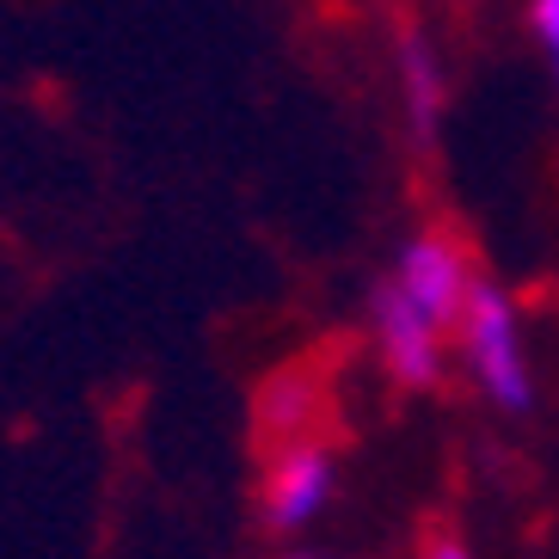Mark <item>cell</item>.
I'll use <instances>...</instances> for the list:
<instances>
[{"instance_id": "5", "label": "cell", "mask_w": 559, "mask_h": 559, "mask_svg": "<svg viewBox=\"0 0 559 559\" xmlns=\"http://www.w3.org/2000/svg\"><path fill=\"white\" fill-rule=\"evenodd\" d=\"M523 32L535 62L547 68V81L559 86V0H523Z\"/></svg>"}, {"instance_id": "6", "label": "cell", "mask_w": 559, "mask_h": 559, "mask_svg": "<svg viewBox=\"0 0 559 559\" xmlns=\"http://www.w3.org/2000/svg\"><path fill=\"white\" fill-rule=\"evenodd\" d=\"M418 559H479L474 547L461 542L455 528H437V535H425V547H418Z\"/></svg>"}, {"instance_id": "7", "label": "cell", "mask_w": 559, "mask_h": 559, "mask_svg": "<svg viewBox=\"0 0 559 559\" xmlns=\"http://www.w3.org/2000/svg\"><path fill=\"white\" fill-rule=\"evenodd\" d=\"M277 559H338V554H313V547H296V554H277Z\"/></svg>"}, {"instance_id": "3", "label": "cell", "mask_w": 559, "mask_h": 559, "mask_svg": "<svg viewBox=\"0 0 559 559\" xmlns=\"http://www.w3.org/2000/svg\"><path fill=\"white\" fill-rule=\"evenodd\" d=\"M345 492V455L326 430L301 418V412H283V430L271 437V455H264L259 474V516L271 535H308L332 516Z\"/></svg>"}, {"instance_id": "2", "label": "cell", "mask_w": 559, "mask_h": 559, "mask_svg": "<svg viewBox=\"0 0 559 559\" xmlns=\"http://www.w3.org/2000/svg\"><path fill=\"white\" fill-rule=\"evenodd\" d=\"M455 376L467 381V394L479 406L504 412V418H523L535 406V388H542L535 332H528L523 301H516V289H504L486 271H479L467 313H461V332H455Z\"/></svg>"}, {"instance_id": "1", "label": "cell", "mask_w": 559, "mask_h": 559, "mask_svg": "<svg viewBox=\"0 0 559 559\" xmlns=\"http://www.w3.org/2000/svg\"><path fill=\"white\" fill-rule=\"evenodd\" d=\"M474 283V252L449 228H418L394 247L369 289V350L394 388L425 394L443 376H455V332Z\"/></svg>"}, {"instance_id": "4", "label": "cell", "mask_w": 559, "mask_h": 559, "mask_svg": "<svg viewBox=\"0 0 559 559\" xmlns=\"http://www.w3.org/2000/svg\"><path fill=\"white\" fill-rule=\"evenodd\" d=\"M394 86H400L406 130L418 135V142H430L437 123H443V105H449V68H443L437 37H425V32L400 37V44H394Z\"/></svg>"}]
</instances>
